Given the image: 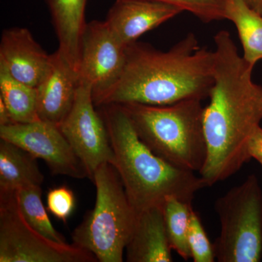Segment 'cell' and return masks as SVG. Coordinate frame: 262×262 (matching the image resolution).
<instances>
[{"label":"cell","instance_id":"e0dca14e","mask_svg":"<svg viewBox=\"0 0 262 262\" xmlns=\"http://www.w3.org/2000/svg\"><path fill=\"white\" fill-rule=\"evenodd\" d=\"M225 19L234 24L244 49L243 57L254 67L262 60V15L242 0H227Z\"/></svg>","mask_w":262,"mask_h":262},{"label":"cell","instance_id":"7402d4cb","mask_svg":"<svg viewBox=\"0 0 262 262\" xmlns=\"http://www.w3.org/2000/svg\"><path fill=\"white\" fill-rule=\"evenodd\" d=\"M189 246L194 262H214L215 255L198 212L193 208L189 231Z\"/></svg>","mask_w":262,"mask_h":262},{"label":"cell","instance_id":"5b68a950","mask_svg":"<svg viewBox=\"0 0 262 262\" xmlns=\"http://www.w3.org/2000/svg\"><path fill=\"white\" fill-rule=\"evenodd\" d=\"M92 182L96 189L94 208L72 232V242L94 255L98 261L122 262L138 213L112 164L100 165Z\"/></svg>","mask_w":262,"mask_h":262},{"label":"cell","instance_id":"4fadbf2b","mask_svg":"<svg viewBox=\"0 0 262 262\" xmlns=\"http://www.w3.org/2000/svg\"><path fill=\"white\" fill-rule=\"evenodd\" d=\"M80 84L78 72L57 50L47 75L36 88L39 120L59 125L73 106Z\"/></svg>","mask_w":262,"mask_h":262},{"label":"cell","instance_id":"44dd1931","mask_svg":"<svg viewBox=\"0 0 262 262\" xmlns=\"http://www.w3.org/2000/svg\"><path fill=\"white\" fill-rule=\"evenodd\" d=\"M174 5L189 12L204 23L225 19L227 0H151Z\"/></svg>","mask_w":262,"mask_h":262},{"label":"cell","instance_id":"cb8c5ba5","mask_svg":"<svg viewBox=\"0 0 262 262\" xmlns=\"http://www.w3.org/2000/svg\"><path fill=\"white\" fill-rule=\"evenodd\" d=\"M248 152L251 159H255L262 167V127L255 131L248 145Z\"/></svg>","mask_w":262,"mask_h":262},{"label":"cell","instance_id":"2e32d148","mask_svg":"<svg viewBox=\"0 0 262 262\" xmlns=\"http://www.w3.org/2000/svg\"><path fill=\"white\" fill-rule=\"evenodd\" d=\"M44 179L37 158L20 146L1 139L0 196L13 194L27 186H41Z\"/></svg>","mask_w":262,"mask_h":262},{"label":"cell","instance_id":"277c9868","mask_svg":"<svg viewBox=\"0 0 262 262\" xmlns=\"http://www.w3.org/2000/svg\"><path fill=\"white\" fill-rule=\"evenodd\" d=\"M202 101L190 98L164 106L120 105L139 139L152 152L177 168L199 173L207 156Z\"/></svg>","mask_w":262,"mask_h":262},{"label":"cell","instance_id":"ffe728a7","mask_svg":"<svg viewBox=\"0 0 262 262\" xmlns=\"http://www.w3.org/2000/svg\"><path fill=\"white\" fill-rule=\"evenodd\" d=\"M192 203L180 201L173 196L165 198L163 205L164 220L173 250L185 260L192 258L189 246V231Z\"/></svg>","mask_w":262,"mask_h":262},{"label":"cell","instance_id":"6da1fadb","mask_svg":"<svg viewBox=\"0 0 262 262\" xmlns=\"http://www.w3.org/2000/svg\"><path fill=\"white\" fill-rule=\"evenodd\" d=\"M214 42L213 84L203 114L207 156L199 172L207 187L251 160L248 145L262 122V86L252 80L254 67L239 54L227 31L217 33Z\"/></svg>","mask_w":262,"mask_h":262},{"label":"cell","instance_id":"d4e9b609","mask_svg":"<svg viewBox=\"0 0 262 262\" xmlns=\"http://www.w3.org/2000/svg\"><path fill=\"white\" fill-rule=\"evenodd\" d=\"M10 124H13V120H12L8 108L5 106L3 100L0 98V126L10 125Z\"/></svg>","mask_w":262,"mask_h":262},{"label":"cell","instance_id":"7a4b0ae2","mask_svg":"<svg viewBox=\"0 0 262 262\" xmlns=\"http://www.w3.org/2000/svg\"><path fill=\"white\" fill-rule=\"evenodd\" d=\"M214 52L200 46L189 33L168 51L146 43L127 46L121 75L95 103L164 106L209 97L213 84Z\"/></svg>","mask_w":262,"mask_h":262},{"label":"cell","instance_id":"603a6c76","mask_svg":"<svg viewBox=\"0 0 262 262\" xmlns=\"http://www.w3.org/2000/svg\"><path fill=\"white\" fill-rule=\"evenodd\" d=\"M76 200L70 188H53L48 193L47 209L58 220L67 222L75 208Z\"/></svg>","mask_w":262,"mask_h":262},{"label":"cell","instance_id":"d6986e66","mask_svg":"<svg viewBox=\"0 0 262 262\" xmlns=\"http://www.w3.org/2000/svg\"><path fill=\"white\" fill-rule=\"evenodd\" d=\"M19 211L29 225L48 237L58 244H67L63 234L53 227L42 201L41 186H27L13 193Z\"/></svg>","mask_w":262,"mask_h":262},{"label":"cell","instance_id":"52a82bcc","mask_svg":"<svg viewBox=\"0 0 262 262\" xmlns=\"http://www.w3.org/2000/svg\"><path fill=\"white\" fill-rule=\"evenodd\" d=\"M92 253L76 245L61 244L29 225L14 196H0V262H96Z\"/></svg>","mask_w":262,"mask_h":262},{"label":"cell","instance_id":"9a60e30c","mask_svg":"<svg viewBox=\"0 0 262 262\" xmlns=\"http://www.w3.org/2000/svg\"><path fill=\"white\" fill-rule=\"evenodd\" d=\"M55 32L58 51L77 72L80 62V45L85 27L87 0H46Z\"/></svg>","mask_w":262,"mask_h":262},{"label":"cell","instance_id":"ba28073f","mask_svg":"<svg viewBox=\"0 0 262 262\" xmlns=\"http://www.w3.org/2000/svg\"><path fill=\"white\" fill-rule=\"evenodd\" d=\"M96 108L92 88L80 82L72 110L58 125L83 163L91 182L100 165L115 163L106 124Z\"/></svg>","mask_w":262,"mask_h":262},{"label":"cell","instance_id":"30bf717a","mask_svg":"<svg viewBox=\"0 0 262 262\" xmlns=\"http://www.w3.org/2000/svg\"><path fill=\"white\" fill-rule=\"evenodd\" d=\"M126 48L104 21L86 24L81 39L79 76L92 88L94 103L111 89L121 75Z\"/></svg>","mask_w":262,"mask_h":262},{"label":"cell","instance_id":"ac0fdd59","mask_svg":"<svg viewBox=\"0 0 262 262\" xmlns=\"http://www.w3.org/2000/svg\"><path fill=\"white\" fill-rule=\"evenodd\" d=\"M0 98L13 123H29L39 120L37 89L15 80L3 65H0Z\"/></svg>","mask_w":262,"mask_h":262},{"label":"cell","instance_id":"7c38bea8","mask_svg":"<svg viewBox=\"0 0 262 262\" xmlns=\"http://www.w3.org/2000/svg\"><path fill=\"white\" fill-rule=\"evenodd\" d=\"M182 12L178 7L151 0H116L105 22L117 39L127 47L142 34Z\"/></svg>","mask_w":262,"mask_h":262},{"label":"cell","instance_id":"8fae6325","mask_svg":"<svg viewBox=\"0 0 262 262\" xmlns=\"http://www.w3.org/2000/svg\"><path fill=\"white\" fill-rule=\"evenodd\" d=\"M52 62L29 29H5L0 42V65L15 80L37 88L47 75Z\"/></svg>","mask_w":262,"mask_h":262},{"label":"cell","instance_id":"9c48e42d","mask_svg":"<svg viewBox=\"0 0 262 262\" xmlns=\"http://www.w3.org/2000/svg\"><path fill=\"white\" fill-rule=\"evenodd\" d=\"M0 139L20 146L37 159L44 160L54 175L89 179L83 163L56 124L39 120L3 125L0 126Z\"/></svg>","mask_w":262,"mask_h":262},{"label":"cell","instance_id":"5bb4252c","mask_svg":"<svg viewBox=\"0 0 262 262\" xmlns=\"http://www.w3.org/2000/svg\"><path fill=\"white\" fill-rule=\"evenodd\" d=\"M173 248L165 227L163 206L138 213L125 252L128 262H172Z\"/></svg>","mask_w":262,"mask_h":262},{"label":"cell","instance_id":"484cf974","mask_svg":"<svg viewBox=\"0 0 262 262\" xmlns=\"http://www.w3.org/2000/svg\"><path fill=\"white\" fill-rule=\"evenodd\" d=\"M250 8L262 15V0H242Z\"/></svg>","mask_w":262,"mask_h":262},{"label":"cell","instance_id":"3957f363","mask_svg":"<svg viewBox=\"0 0 262 262\" xmlns=\"http://www.w3.org/2000/svg\"><path fill=\"white\" fill-rule=\"evenodd\" d=\"M98 108L113 148L114 166L138 213L163 206L168 196L192 203L196 193L207 187L194 172L177 168L152 152L139 139L121 105L113 103Z\"/></svg>","mask_w":262,"mask_h":262},{"label":"cell","instance_id":"8992f818","mask_svg":"<svg viewBox=\"0 0 262 262\" xmlns=\"http://www.w3.org/2000/svg\"><path fill=\"white\" fill-rule=\"evenodd\" d=\"M221 225L213 243L219 262H259L262 258V189L255 174L214 204Z\"/></svg>","mask_w":262,"mask_h":262}]
</instances>
